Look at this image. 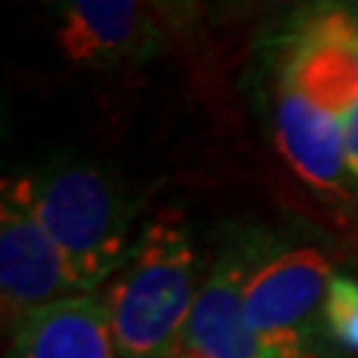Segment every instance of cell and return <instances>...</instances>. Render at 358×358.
Segmentation results:
<instances>
[{
  "mask_svg": "<svg viewBox=\"0 0 358 358\" xmlns=\"http://www.w3.org/2000/svg\"><path fill=\"white\" fill-rule=\"evenodd\" d=\"M3 199L27 210L62 250L83 294L106 287L133 255L138 205L101 167L62 162L3 183Z\"/></svg>",
  "mask_w": 358,
  "mask_h": 358,
  "instance_id": "1",
  "label": "cell"
},
{
  "mask_svg": "<svg viewBox=\"0 0 358 358\" xmlns=\"http://www.w3.org/2000/svg\"><path fill=\"white\" fill-rule=\"evenodd\" d=\"M199 257L180 220H154L138 234L128 263L106 284L120 358H170L196 300Z\"/></svg>",
  "mask_w": 358,
  "mask_h": 358,
  "instance_id": "2",
  "label": "cell"
},
{
  "mask_svg": "<svg viewBox=\"0 0 358 358\" xmlns=\"http://www.w3.org/2000/svg\"><path fill=\"white\" fill-rule=\"evenodd\" d=\"M268 236L244 229L220 247L170 358H313L308 334L257 337L244 319V289L266 260Z\"/></svg>",
  "mask_w": 358,
  "mask_h": 358,
  "instance_id": "3",
  "label": "cell"
},
{
  "mask_svg": "<svg viewBox=\"0 0 358 358\" xmlns=\"http://www.w3.org/2000/svg\"><path fill=\"white\" fill-rule=\"evenodd\" d=\"M83 294L62 250L35 217L13 202L0 207V306L13 332L40 308Z\"/></svg>",
  "mask_w": 358,
  "mask_h": 358,
  "instance_id": "4",
  "label": "cell"
},
{
  "mask_svg": "<svg viewBox=\"0 0 358 358\" xmlns=\"http://www.w3.org/2000/svg\"><path fill=\"white\" fill-rule=\"evenodd\" d=\"M159 11L136 0H72L59 11L56 45L69 64H141L162 48Z\"/></svg>",
  "mask_w": 358,
  "mask_h": 358,
  "instance_id": "5",
  "label": "cell"
},
{
  "mask_svg": "<svg viewBox=\"0 0 358 358\" xmlns=\"http://www.w3.org/2000/svg\"><path fill=\"white\" fill-rule=\"evenodd\" d=\"M332 282V266L316 247H294L266 257L244 289V319L257 337L310 334V319Z\"/></svg>",
  "mask_w": 358,
  "mask_h": 358,
  "instance_id": "6",
  "label": "cell"
},
{
  "mask_svg": "<svg viewBox=\"0 0 358 358\" xmlns=\"http://www.w3.org/2000/svg\"><path fill=\"white\" fill-rule=\"evenodd\" d=\"M273 130L279 152L308 186L340 199L353 194L343 122L284 75L276 80Z\"/></svg>",
  "mask_w": 358,
  "mask_h": 358,
  "instance_id": "7",
  "label": "cell"
},
{
  "mask_svg": "<svg viewBox=\"0 0 358 358\" xmlns=\"http://www.w3.org/2000/svg\"><path fill=\"white\" fill-rule=\"evenodd\" d=\"M11 340V358H117L101 297L75 294L29 313Z\"/></svg>",
  "mask_w": 358,
  "mask_h": 358,
  "instance_id": "8",
  "label": "cell"
},
{
  "mask_svg": "<svg viewBox=\"0 0 358 358\" xmlns=\"http://www.w3.org/2000/svg\"><path fill=\"white\" fill-rule=\"evenodd\" d=\"M321 319L327 334L348 353H358V279L350 276H332Z\"/></svg>",
  "mask_w": 358,
  "mask_h": 358,
  "instance_id": "9",
  "label": "cell"
},
{
  "mask_svg": "<svg viewBox=\"0 0 358 358\" xmlns=\"http://www.w3.org/2000/svg\"><path fill=\"white\" fill-rule=\"evenodd\" d=\"M340 8H343V13H345L348 22L358 29V0H356V3H340Z\"/></svg>",
  "mask_w": 358,
  "mask_h": 358,
  "instance_id": "10",
  "label": "cell"
}]
</instances>
